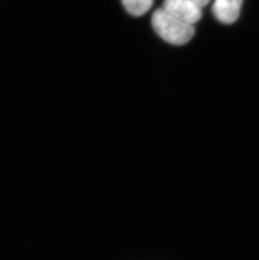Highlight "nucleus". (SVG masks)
Here are the masks:
<instances>
[{"label":"nucleus","instance_id":"20e7f679","mask_svg":"<svg viewBox=\"0 0 259 260\" xmlns=\"http://www.w3.org/2000/svg\"><path fill=\"white\" fill-rule=\"evenodd\" d=\"M154 0H121L126 11L133 16H142L149 11Z\"/></svg>","mask_w":259,"mask_h":260},{"label":"nucleus","instance_id":"f257e3e1","mask_svg":"<svg viewBox=\"0 0 259 260\" xmlns=\"http://www.w3.org/2000/svg\"><path fill=\"white\" fill-rule=\"evenodd\" d=\"M152 25L161 39L175 46L188 43L196 32L193 25L174 17L163 8L152 14Z\"/></svg>","mask_w":259,"mask_h":260},{"label":"nucleus","instance_id":"39448f33","mask_svg":"<svg viewBox=\"0 0 259 260\" xmlns=\"http://www.w3.org/2000/svg\"><path fill=\"white\" fill-rule=\"evenodd\" d=\"M192 1L196 3V4H197L199 6H201V8H203L210 3V0H192Z\"/></svg>","mask_w":259,"mask_h":260},{"label":"nucleus","instance_id":"f03ea898","mask_svg":"<svg viewBox=\"0 0 259 260\" xmlns=\"http://www.w3.org/2000/svg\"><path fill=\"white\" fill-rule=\"evenodd\" d=\"M163 9L174 17L193 25L202 17L201 6L192 0H164Z\"/></svg>","mask_w":259,"mask_h":260},{"label":"nucleus","instance_id":"7ed1b4c3","mask_svg":"<svg viewBox=\"0 0 259 260\" xmlns=\"http://www.w3.org/2000/svg\"><path fill=\"white\" fill-rule=\"evenodd\" d=\"M243 0H215L212 13L216 20L226 25L233 24L239 17Z\"/></svg>","mask_w":259,"mask_h":260}]
</instances>
